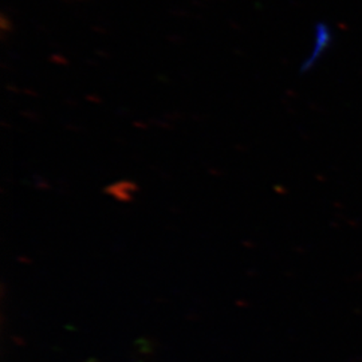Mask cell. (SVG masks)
<instances>
[{
    "label": "cell",
    "instance_id": "6da1fadb",
    "mask_svg": "<svg viewBox=\"0 0 362 362\" xmlns=\"http://www.w3.org/2000/svg\"><path fill=\"white\" fill-rule=\"evenodd\" d=\"M137 191V187L130 182V181H121V182H116L113 185H110L106 192L109 194H113L118 200H130L132 194Z\"/></svg>",
    "mask_w": 362,
    "mask_h": 362
}]
</instances>
